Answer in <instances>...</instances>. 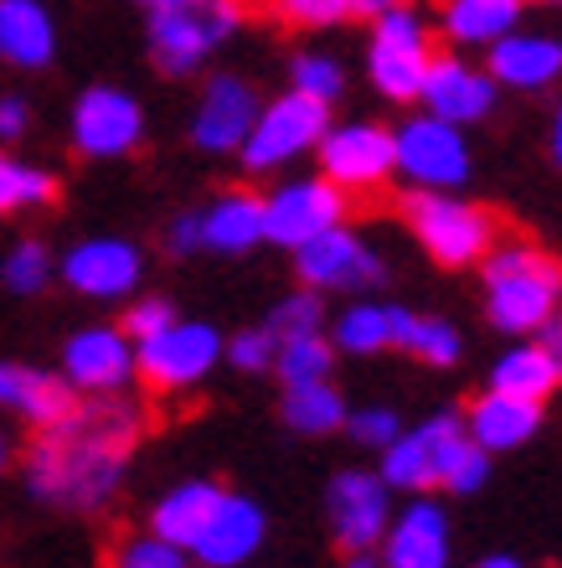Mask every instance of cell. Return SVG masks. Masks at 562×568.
Segmentation results:
<instances>
[{"mask_svg": "<svg viewBox=\"0 0 562 568\" xmlns=\"http://www.w3.org/2000/svg\"><path fill=\"white\" fill-rule=\"evenodd\" d=\"M140 439V408L130 398H83L58 424L37 429L27 455V486L37 501L68 511H99L124 480L130 449Z\"/></svg>", "mask_w": 562, "mask_h": 568, "instance_id": "6da1fadb", "label": "cell"}, {"mask_svg": "<svg viewBox=\"0 0 562 568\" xmlns=\"http://www.w3.org/2000/svg\"><path fill=\"white\" fill-rule=\"evenodd\" d=\"M486 311L501 331H542L562 311V264L527 243L486 254Z\"/></svg>", "mask_w": 562, "mask_h": 568, "instance_id": "7a4b0ae2", "label": "cell"}, {"mask_svg": "<svg viewBox=\"0 0 562 568\" xmlns=\"http://www.w3.org/2000/svg\"><path fill=\"white\" fill-rule=\"evenodd\" d=\"M243 21V0H161L150 6V58L181 78L227 42Z\"/></svg>", "mask_w": 562, "mask_h": 568, "instance_id": "3957f363", "label": "cell"}, {"mask_svg": "<svg viewBox=\"0 0 562 568\" xmlns=\"http://www.w3.org/2000/svg\"><path fill=\"white\" fill-rule=\"evenodd\" d=\"M402 217L418 233V243L429 248L433 264H445V270L480 264L495 248V217L445 192H413L402 202Z\"/></svg>", "mask_w": 562, "mask_h": 568, "instance_id": "277c9868", "label": "cell"}, {"mask_svg": "<svg viewBox=\"0 0 562 568\" xmlns=\"http://www.w3.org/2000/svg\"><path fill=\"white\" fill-rule=\"evenodd\" d=\"M217 357H223V336L202 321H171L161 336L134 342V373L161 393L196 388L217 367Z\"/></svg>", "mask_w": 562, "mask_h": 568, "instance_id": "5b68a950", "label": "cell"}, {"mask_svg": "<svg viewBox=\"0 0 562 568\" xmlns=\"http://www.w3.org/2000/svg\"><path fill=\"white\" fill-rule=\"evenodd\" d=\"M330 130V104L305 99V93H284L268 109H258L248 140H243V165L248 171H274V165L295 161L299 150L320 145Z\"/></svg>", "mask_w": 562, "mask_h": 568, "instance_id": "8992f818", "label": "cell"}, {"mask_svg": "<svg viewBox=\"0 0 562 568\" xmlns=\"http://www.w3.org/2000/svg\"><path fill=\"white\" fill-rule=\"evenodd\" d=\"M470 445V429L459 414H439V419L418 424L413 434H398L387 445L382 460V480L387 486H402V491H429V486H445L449 465L459 460V449Z\"/></svg>", "mask_w": 562, "mask_h": 568, "instance_id": "52a82bcc", "label": "cell"}, {"mask_svg": "<svg viewBox=\"0 0 562 568\" xmlns=\"http://www.w3.org/2000/svg\"><path fill=\"white\" fill-rule=\"evenodd\" d=\"M429 37H423V21H418L408 6H392V11L377 16V37H371V83L387 93V99H418L423 93V78H429Z\"/></svg>", "mask_w": 562, "mask_h": 568, "instance_id": "ba28073f", "label": "cell"}, {"mask_svg": "<svg viewBox=\"0 0 562 568\" xmlns=\"http://www.w3.org/2000/svg\"><path fill=\"white\" fill-rule=\"evenodd\" d=\"M346 217V192L336 181H289L274 196H264V239L284 248H305L310 239L340 227Z\"/></svg>", "mask_w": 562, "mask_h": 568, "instance_id": "9c48e42d", "label": "cell"}, {"mask_svg": "<svg viewBox=\"0 0 562 568\" xmlns=\"http://www.w3.org/2000/svg\"><path fill=\"white\" fill-rule=\"evenodd\" d=\"M392 145H398V165L423 192H449V186L470 176V150H464L459 124H445L433 114L429 120H408L392 135Z\"/></svg>", "mask_w": 562, "mask_h": 568, "instance_id": "30bf717a", "label": "cell"}, {"mask_svg": "<svg viewBox=\"0 0 562 568\" xmlns=\"http://www.w3.org/2000/svg\"><path fill=\"white\" fill-rule=\"evenodd\" d=\"M134 377V342L114 326H89L62 346V383L83 398H109L124 393Z\"/></svg>", "mask_w": 562, "mask_h": 568, "instance_id": "8fae6325", "label": "cell"}, {"mask_svg": "<svg viewBox=\"0 0 562 568\" xmlns=\"http://www.w3.org/2000/svg\"><path fill=\"white\" fill-rule=\"evenodd\" d=\"M320 165H326V181H336L340 192H371L398 171V145L377 124H340L320 140Z\"/></svg>", "mask_w": 562, "mask_h": 568, "instance_id": "7c38bea8", "label": "cell"}, {"mask_svg": "<svg viewBox=\"0 0 562 568\" xmlns=\"http://www.w3.org/2000/svg\"><path fill=\"white\" fill-rule=\"evenodd\" d=\"M145 135V114L124 89H89L73 104V145L83 155H124Z\"/></svg>", "mask_w": 562, "mask_h": 568, "instance_id": "4fadbf2b", "label": "cell"}, {"mask_svg": "<svg viewBox=\"0 0 562 568\" xmlns=\"http://www.w3.org/2000/svg\"><path fill=\"white\" fill-rule=\"evenodd\" d=\"M295 270H299V280L315 284V290H356V284L387 280L382 258L371 254L356 233H346V227H330V233L310 239L305 248H295Z\"/></svg>", "mask_w": 562, "mask_h": 568, "instance_id": "5bb4252c", "label": "cell"}, {"mask_svg": "<svg viewBox=\"0 0 562 568\" xmlns=\"http://www.w3.org/2000/svg\"><path fill=\"white\" fill-rule=\"evenodd\" d=\"M387 480L367 470H340L330 480V527H336L340 548L371 554V542L387 538Z\"/></svg>", "mask_w": 562, "mask_h": 568, "instance_id": "9a60e30c", "label": "cell"}, {"mask_svg": "<svg viewBox=\"0 0 562 568\" xmlns=\"http://www.w3.org/2000/svg\"><path fill=\"white\" fill-rule=\"evenodd\" d=\"M140 274H145V258L124 239H83L62 258V280L73 284L78 295H93V300L130 295L140 284Z\"/></svg>", "mask_w": 562, "mask_h": 568, "instance_id": "2e32d148", "label": "cell"}, {"mask_svg": "<svg viewBox=\"0 0 562 568\" xmlns=\"http://www.w3.org/2000/svg\"><path fill=\"white\" fill-rule=\"evenodd\" d=\"M253 120H258V99H253V89L243 83V78L223 73V78H212L207 93H202V104H196L192 140L202 150H243Z\"/></svg>", "mask_w": 562, "mask_h": 568, "instance_id": "e0dca14e", "label": "cell"}, {"mask_svg": "<svg viewBox=\"0 0 562 568\" xmlns=\"http://www.w3.org/2000/svg\"><path fill=\"white\" fill-rule=\"evenodd\" d=\"M258 542H264V511H258V501L223 491L217 511L202 527V538L192 542V554L207 568H237L258 554Z\"/></svg>", "mask_w": 562, "mask_h": 568, "instance_id": "ac0fdd59", "label": "cell"}, {"mask_svg": "<svg viewBox=\"0 0 562 568\" xmlns=\"http://www.w3.org/2000/svg\"><path fill=\"white\" fill-rule=\"evenodd\" d=\"M418 99L429 104L433 120L470 124V120H486L490 104H495V78L474 73L470 62H459V58H433Z\"/></svg>", "mask_w": 562, "mask_h": 568, "instance_id": "d6986e66", "label": "cell"}, {"mask_svg": "<svg viewBox=\"0 0 562 568\" xmlns=\"http://www.w3.org/2000/svg\"><path fill=\"white\" fill-rule=\"evenodd\" d=\"M382 568H449V523L433 501H413L398 523H387Z\"/></svg>", "mask_w": 562, "mask_h": 568, "instance_id": "ffe728a7", "label": "cell"}, {"mask_svg": "<svg viewBox=\"0 0 562 568\" xmlns=\"http://www.w3.org/2000/svg\"><path fill=\"white\" fill-rule=\"evenodd\" d=\"M58 52V21L42 0H0V58L11 68H47Z\"/></svg>", "mask_w": 562, "mask_h": 568, "instance_id": "44dd1931", "label": "cell"}, {"mask_svg": "<svg viewBox=\"0 0 562 568\" xmlns=\"http://www.w3.org/2000/svg\"><path fill=\"white\" fill-rule=\"evenodd\" d=\"M73 404H78V393L68 388L58 373H37V367H21V362H0V408H16L21 419L47 429V424H58Z\"/></svg>", "mask_w": 562, "mask_h": 568, "instance_id": "7402d4cb", "label": "cell"}, {"mask_svg": "<svg viewBox=\"0 0 562 568\" xmlns=\"http://www.w3.org/2000/svg\"><path fill=\"white\" fill-rule=\"evenodd\" d=\"M217 501H223V486H217V480H186V486H176V491H165L161 501H155L150 532L192 554V542L202 538V527H207V517L217 511Z\"/></svg>", "mask_w": 562, "mask_h": 568, "instance_id": "603a6c76", "label": "cell"}, {"mask_svg": "<svg viewBox=\"0 0 562 568\" xmlns=\"http://www.w3.org/2000/svg\"><path fill=\"white\" fill-rule=\"evenodd\" d=\"M562 73V42L552 37H501L490 42V78L511 89H548Z\"/></svg>", "mask_w": 562, "mask_h": 568, "instance_id": "cb8c5ba5", "label": "cell"}, {"mask_svg": "<svg viewBox=\"0 0 562 568\" xmlns=\"http://www.w3.org/2000/svg\"><path fill=\"white\" fill-rule=\"evenodd\" d=\"M253 243H264V196L223 192L207 212H202V248L248 254Z\"/></svg>", "mask_w": 562, "mask_h": 568, "instance_id": "d4e9b609", "label": "cell"}, {"mask_svg": "<svg viewBox=\"0 0 562 568\" xmlns=\"http://www.w3.org/2000/svg\"><path fill=\"white\" fill-rule=\"evenodd\" d=\"M537 424H542V404L511 398V393H486V398L470 408L464 429H470V439L480 449H511V445H521L527 434H537Z\"/></svg>", "mask_w": 562, "mask_h": 568, "instance_id": "484cf974", "label": "cell"}, {"mask_svg": "<svg viewBox=\"0 0 562 568\" xmlns=\"http://www.w3.org/2000/svg\"><path fill=\"white\" fill-rule=\"evenodd\" d=\"M558 383H562V373L552 367L542 342L511 346V352L495 362V373H490V393H511V398H532V404H542Z\"/></svg>", "mask_w": 562, "mask_h": 568, "instance_id": "4316f807", "label": "cell"}, {"mask_svg": "<svg viewBox=\"0 0 562 568\" xmlns=\"http://www.w3.org/2000/svg\"><path fill=\"white\" fill-rule=\"evenodd\" d=\"M517 16H521V0H449L439 21H445V31L454 42L486 47V42L511 37Z\"/></svg>", "mask_w": 562, "mask_h": 568, "instance_id": "83f0119b", "label": "cell"}, {"mask_svg": "<svg viewBox=\"0 0 562 568\" xmlns=\"http://www.w3.org/2000/svg\"><path fill=\"white\" fill-rule=\"evenodd\" d=\"M392 346L413 352L429 367H449L459 357V331L449 321H439V315H408L392 305Z\"/></svg>", "mask_w": 562, "mask_h": 568, "instance_id": "f1b7e54d", "label": "cell"}, {"mask_svg": "<svg viewBox=\"0 0 562 568\" xmlns=\"http://www.w3.org/2000/svg\"><path fill=\"white\" fill-rule=\"evenodd\" d=\"M284 424L299 434H330L346 424V404L330 383H299L284 393Z\"/></svg>", "mask_w": 562, "mask_h": 568, "instance_id": "f546056e", "label": "cell"}, {"mask_svg": "<svg viewBox=\"0 0 562 568\" xmlns=\"http://www.w3.org/2000/svg\"><path fill=\"white\" fill-rule=\"evenodd\" d=\"M52 192H58L52 171H42V165H31V161H16V155L0 150V217L21 207H42V202H52Z\"/></svg>", "mask_w": 562, "mask_h": 568, "instance_id": "4dcf8cb0", "label": "cell"}, {"mask_svg": "<svg viewBox=\"0 0 562 568\" xmlns=\"http://www.w3.org/2000/svg\"><path fill=\"white\" fill-rule=\"evenodd\" d=\"M336 346L340 352H382L392 346V305H351L336 321Z\"/></svg>", "mask_w": 562, "mask_h": 568, "instance_id": "1f68e13d", "label": "cell"}, {"mask_svg": "<svg viewBox=\"0 0 562 568\" xmlns=\"http://www.w3.org/2000/svg\"><path fill=\"white\" fill-rule=\"evenodd\" d=\"M274 367H279L284 388H299V383H326L330 377V342L320 336V331H315V336H289V342H279Z\"/></svg>", "mask_w": 562, "mask_h": 568, "instance_id": "d6a6232c", "label": "cell"}, {"mask_svg": "<svg viewBox=\"0 0 562 568\" xmlns=\"http://www.w3.org/2000/svg\"><path fill=\"white\" fill-rule=\"evenodd\" d=\"M0 274H6V284H11L16 295H37V290L52 280V254H47L37 239H27L6 254V270Z\"/></svg>", "mask_w": 562, "mask_h": 568, "instance_id": "836d02e7", "label": "cell"}, {"mask_svg": "<svg viewBox=\"0 0 562 568\" xmlns=\"http://www.w3.org/2000/svg\"><path fill=\"white\" fill-rule=\"evenodd\" d=\"M315 331H320V295H315V290H299V295L279 300L274 315H268V336H274V342L315 336Z\"/></svg>", "mask_w": 562, "mask_h": 568, "instance_id": "e575fe53", "label": "cell"}, {"mask_svg": "<svg viewBox=\"0 0 562 568\" xmlns=\"http://www.w3.org/2000/svg\"><path fill=\"white\" fill-rule=\"evenodd\" d=\"M114 568H186V548H176V542L145 532V538L119 542Z\"/></svg>", "mask_w": 562, "mask_h": 568, "instance_id": "d590c367", "label": "cell"}, {"mask_svg": "<svg viewBox=\"0 0 562 568\" xmlns=\"http://www.w3.org/2000/svg\"><path fill=\"white\" fill-rule=\"evenodd\" d=\"M295 93H305V99H320V104H330V99H340V89H346V78H340V68L330 58H315V52H305V58H295Z\"/></svg>", "mask_w": 562, "mask_h": 568, "instance_id": "8d00e7d4", "label": "cell"}, {"mask_svg": "<svg viewBox=\"0 0 562 568\" xmlns=\"http://www.w3.org/2000/svg\"><path fill=\"white\" fill-rule=\"evenodd\" d=\"M227 362L233 367H243V373H264V367H274V357H279V342L264 331H243V336H233V342L223 346Z\"/></svg>", "mask_w": 562, "mask_h": 568, "instance_id": "74e56055", "label": "cell"}, {"mask_svg": "<svg viewBox=\"0 0 562 568\" xmlns=\"http://www.w3.org/2000/svg\"><path fill=\"white\" fill-rule=\"evenodd\" d=\"M171 321H176V311H171L165 300H155V295L134 300L130 315H124V336H130V342H150V336H161Z\"/></svg>", "mask_w": 562, "mask_h": 568, "instance_id": "f35d334b", "label": "cell"}, {"mask_svg": "<svg viewBox=\"0 0 562 568\" xmlns=\"http://www.w3.org/2000/svg\"><path fill=\"white\" fill-rule=\"evenodd\" d=\"M486 476H490V455L470 439V445L459 449V460L449 465L445 486H449V491H459V496H470V491H480V486H486Z\"/></svg>", "mask_w": 562, "mask_h": 568, "instance_id": "ab89813d", "label": "cell"}, {"mask_svg": "<svg viewBox=\"0 0 562 568\" xmlns=\"http://www.w3.org/2000/svg\"><path fill=\"white\" fill-rule=\"evenodd\" d=\"M279 11L299 27H336L351 16V0H279Z\"/></svg>", "mask_w": 562, "mask_h": 568, "instance_id": "60d3db41", "label": "cell"}, {"mask_svg": "<svg viewBox=\"0 0 562 568\" xmlns=\"http://www.w3.org/2000/svg\"><path fill=\"white\" fill-rule=\"evenodd\" d=\"M346 424H351V434L361 439V445H371V449H387L392 439H398V419H392V408H361V414H346Z\"/></svg>", "mask_w": 562, "mask_h": 568, "instance_id": "b9f144b4", "label": "cell"}, {"mask_svg": "<svg viewBox=\"0 0 562 568\" xmlns=\"http://www.w3.org/2000/svg\"><path fill=\"white\" fill-rule=\"evenodd\" d=\"M31 124V104L16 93H0V140H21Z\"/></svg>", "mask_w": 562, "mask_h": 568, "instance_id": "7bdbcfd3", "label": "cell"}, {"mask_svg": "<svg viewBox=\"0 0 562 568\" xmlns=\"http://www.w3.org/2000/svg\"><path fill=\"white\" fill-rule=\"evenodd\" d=\"M192 248H202V217L186 212V217L171 223V254H192Z\"/></svg>", "mask_w": 562, "mask_h": 568, "instance_id": "ee69618b", "label": "cell"}, {"mask_svg": "<svg viewBox=\"0 0 562 568\" xmlns=\"http://www.w3.org/2000/svg\"><path fill=\"white\" fill-rule=\"evenodd\" d=\"M542 352H548V357H552V367H558V373H562V311L552 315L548 326H542Z\"/></svg>", "mask_w": 562, "mask_h": 568, "instance_id": "f6af8a7d", "label": "cell"}, {"mask_svg": "<svg viewBox=\"0 0 562 568\" xmlns=\"http://www.w3.org/2000/svg\"><path fill=\"white\" fill-rule=\"evenodd\" d=\"M392 6H402V0H351V16L361 11V16H382V11H392Z\"/></svg>", "mask_w": 562, "mask_h": 568, "instance_id": "bcb514c9", "label": "cell"}, {"mask_svg": "<svg viewBox=\"0 0 562 568\" xmlns=\"http://www.w3.org/2000/svg\"><path fill=\"white\" fill-rule=\"evenodd\" d=\"M552 161L562 165V114H558V124H552Z\"/></svg>", "mask_w": 562, "mask_h": 568, "instance_id": "7dc6e473", "label": "cell"}, {"mask_svg": "<svg viewBox=\"0 0 562 568\" xmlns=\"http://www.w3.org/2000/svg\"><path fill=\"white\" fill-rule=\"evenodd\" d=\"M346 568H382V558H371V554H351V564Z\"/></svg>", "mask_w": 562, "mask_h": 568, "instance_id": "c3c4849f", "label": "cell"}, {"mask_svg": "<svg viewBox=\"0 0 562 568\" xmlns=\"http://www.w3.org/2000/svg\"><path fill=\"white\" fill-rule=\"evenodd\" d=\"M480 568H521V564H517V558H486Z\"/></svg>", "mask_w": 562, "mask_h": 568, "instance_id": "681fc988", "label": "cell"}, {"mask_svg": "<svg viewBox=\"0 0 562 568\" xmlns=\"http://www.w3.org/2000/svg\"><path fill=\"white\" fill-rule=\"evenodd\" d=\"M6 455H11V445H6V429H0V470H6Z\"/></svg>", "mask_w": 562, "mask_h": 568, "instance_id": "f907efd6", "label": "cell"}, {"mask_svg": "<svg viewBox=\"0 0 562 568\" xmlns=\"http://www.w3.org/2000/svg\"><path fill=\"white\" fill-rule=\"evenodd\" d=\"M145 6H161V0H145Z\"/></svg>", "mask_w": 562, "mask_h": 568, "instance_id": "816d5d0a", "label": "cell"}]
</instances>
